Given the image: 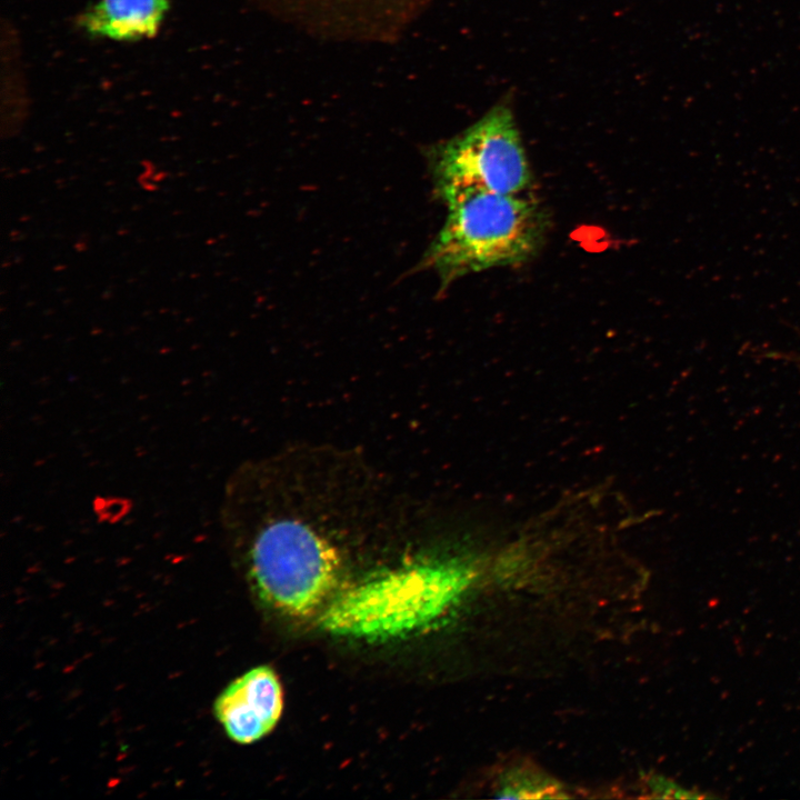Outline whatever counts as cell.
<instances>
[{"instance_id": "4", "label": "cell", "mask_w": 800, "mask_h": 800, "mask_svg": "<svg viewBox=\"0 0 800 800\" xmlns=\"http://www.w3.org/2000/svg\"><path fill=\"white\" fill-rule=\"evenodd\" d=\"M430 167L447 207L479 193H524L532 180L514 116L506 103L437 144L430 151Z\"/></svg>"}, {"instance_id": "7", "label": "cell", "mask_w": 800, "mask_h": 800, "mask_svg": "<svg viewBox=\"0 0 800 800\" xmlns=\"http://www.w3.org/2000/svg\"><path fill=\"white\" fill-rule=\"evenodd\" d=\"M170 0H97L79 18L80 29L92 38L137 41L154 36Z\"/></svg>"}, {"instance_id": "9", "label": "cell", "mask_w": 800, "mask_h": 800, "mask_svg": "<svg viewBox=\"0 0 800 800\" xmlns=\"http://www.w3.org/2000/svg\"><path fill=\"white\" fill-rule=\"evenodd\" d=\"M650 791L654 793V797L660 798H691L694 797L692 793H687L684 789L656 778L650 781Z\"/></svg>"}, {"instance_id": "6", "label": "cell", "mask_w": 800, "mask_h": 800, "mask_svg": "<svg viewBox=\"0 0 800 800\" xmlns=\"http://www.w3.org/2000/svg\"><path fill=\"white\" fill-rule=\"evenodd\" d=\"M283 709V691L276 672L256 667L232 681L214 700L213 714L236 743L250 744L269 734Z\"/></svg>"}, {"instance_id": "1", "label": "cell", "mask_w": 800, "mask_h": 800, "mask_svg": "<svg viewBox=\"0 0 800 800\" xmlns=\"http://www.w3.org/2000/svg\"><path fill=\"white\" fill-rule=\"evenodd\" d=\"M478 573L472 557L448 553L377 571L334 594L321 611V627L372 641L418 633L450 613Z\"/></svg>"}, {"instance_id": "3", "label": "cell", "mask_w": 800, "mask_h": 800, "mask_svg": "<svg viewBox=\"0 0 800 800\" xmlns=\"http://www.w3.org/2000/svg\"><path fill=\"white\" fill-rule=\"evenodd\" d=\"M249 547V574L258 596L291 618L322 610L337 591L341 558L311 522L263 520Z\"/></svg>"}, {"instance_id": "5", "label": "cell", "mask_w": 800, "mask_h": 800, "mask_svg": "<svg viewBox=\"0 0 800 800\" xmlns=\"http://www.w3.org/2000/svg\"><path fill=\"white\" fill-rule=\"evenodd\" d=\"M431 0H262L276 18L319 38L383 42L398 38Z\"/></svg>"}, {"instance_id": "8", "label": "cell", "mask_w": 800, "mask_h": 800, "mask_svg": "<svg viewBox=\"0 0 800 800\" xmlns=\"http://www.w3.org/2000/svg\"><path fill=\"white\" fill-rule=\"evenodd\" d=\"M498 798L506 799H546L567 798L560 782L527 766L508 769L500 778Z\"/></svg>"}, {"instance_id": "2", "label": "cell", "mask_w": 800, "mask_h": 800, "mask_svg": "<svg viewBox=\"0 0 800 800\" xmlns=\"http://www.w3.org/2000/svg\"><path fill=\"white\" fill-rule=\"evenodd\" d=\"M548 222L541 204L524 193L468 197L448 206L420 267L447 287L469 273L521 264L541 249Z\"/></svg>"}]
</instances>
